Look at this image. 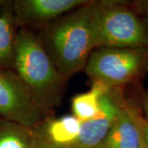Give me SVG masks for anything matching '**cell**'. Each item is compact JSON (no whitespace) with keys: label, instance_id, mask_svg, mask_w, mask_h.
Listing matches in <instances>:
<instances>
[{"label":"cell","instance_id":"cell-8","mask_svg":"<svg viewBox=\"0 0 148 148\" xmlns=\"http://www.w3.org/2000/svg\"><path fill=\"white\" fill-rule=\"evenodd\" d=\"M142 118L138 108L126 101L110 131L98 148H143Z\"/></svg>","mask_w":148,"mask_h":148},{"label":"cell","instance_id":"cell-2","mask_svg":"<svg viewBox=\"0 0 148 148\" xmlns=\"http://www.w3.org/2000/svg\"><path fill=\"white\" fill-rule=\"evenodd\" d=\"M92 1L69 12L44 27L38 36L43 47L59 73L69 80L83 70L92 45Z\"/></svg>","mask_w":148,"mask_h":148},{"label":"cell","instance_id":"cell-10","mask_svg":"<svg viewBox=\"0 0 148 148\" xmlns=\"http://www.w3.org/2000/svg\"><path fill=\"white\" fill-rule=\"evenodd\" d=\"M12 2L0 13V69H13L16 32Z\"/></svg>","mask_w":148,"mask_h":148},{"label":"cell","instance_id":"cell-12","mask_svg":"<svg viewBox=\"0 0 148 148\" xmlns=\"http://www.w3.org/2000/svg\"><path fill=\"white\" fill-rule=\"evenodd\" d=\"M38 137L28 127L0 117V148H35Z\"/></svg>","mask_w":148,"mask_h":148},{"label":"cell","instance_id":"cell-15","mask_svg":"<svg viewBox=\"0 0 148 148\" xmlns=\"http://www.w3.org/2000/svg\"><path fill=\"white\" fill-rule=\"evenodd\" d=\"M141 126H142V131H143V142L146 148H148V122L143 118L141 120Z\"/></svg>","mask_w":148,"mask_h":148},{"label":"cell","instance_id":"cell-3","mask_svg":"<svg viewBox=\"0 0 148 148\" xmlns=\"http://www.w3.org/2000/svg\"><path fill=\"white\" fill-rule=\"evenodd\" d=\"M90 23L94 49L148 46L147 28L128 3L92 1Z\"/></svg>","mask_w":148,"mask_h":148},{"label":"cell","instance_id":"cell-4","mask_svg":"<svg viewBox=\"0 0 148 148\" xmlns=\"http://www.w3.org/2000/svg\"><path fill=\"white\" fill-rule=\"evenodd\" d=\"M147 70L148 46L96 48L91 51L84 69L92 82L111 88H121Z\"/></svg>","mask_w":148,"mask_h":148},{"label":"cell","instance_id":"cell-5","mask_svg":"<svg viewBox=\"0 0 148 148\" xmlns=\"http://www.w3.org/2000/svg\"><path fill=\"white\" fill-rule=\"evenodd\" d=\"M0 117L28 127L37 126L45 117L14 69H0Z\"/></svg>","mask_w":148,"mask_h":148},{"label":"cell","instance_id":"cell-11","mask_svg":"<svg viewBox=\"0 0 148 148\" xmlns=\"http://www.w3.org/2000/svg\"><path fill=\"white\" fill-rule=\"evenodd\" d=\"M111 89L103 83L92 82L90 90L77 94L72 99L73 115L82 123L94 118L100 110L102 97Z\"/></svg>","mask_w":148,"mask_h":148},{"label":"cell","instance_id":"cell-7","mask_svg":"<svg viewBox=\"0 0 148 148\" xmlns=\"http://www.w3.org/2000/svg\"><path fill=\"white\" fill-rule=\"evenodd\" d=\"M88 0H16L12 8L16 27H45L71 11L88 3Z\"/></svg>","mask_w":148,"mask_h":148},{"label":"cell","instance_id":"cell-13","mask_svg":"<svg viewBox=\"0 0 148 148\" xmlns=\"http://www.w3.org/2000/svg\"><path fill=\"white\" fill-rule=\"evenodd\" d=\"M129 7L141 17H148V0H137L128 3Z\"/></svg>","mask_w":148,"mask_h":148},{"label":"cell","instance_id":"cell-6","mask_svg":"<svg viewBox=\"0 0 148 148\" xmlns=\"http://www.w3.org/2000/svg\"><path fill=\"white\" fill-rule=\"evenodd\" d=\"M126 100L121 88H112L104 95L98 114L81 124L78 138L70 148H98L107 137Z\"/></svg>","mask_w":148,"mask_h":148},{"label":"cell","instance_id":"cell-17","mask_svg":"<svg viewBox=\"0 0 148 148\" xmlns=\"http://www.w3.org/2000/svg\"><path fill=\"white\" fill-rule=\"evenodd\" d=\"M142 19H143V23H144L145 27L147 28V31L148 32V17H142Z\"/></svg>","mask_w":148,"mask_h":148},{"label":"cell","instance_id":"cell-18","mask_svg":"<svg viewBox=\"0 0 148 148\" xmlns=\"http://www.w3.org/2000/svg\"><path fill=\"white\" fill-rule=\"evenodd\" d=\"M143 148H146V147H145V145H144V146H143Z\"/></svg>","mask_w":148,"mask_h":148},{"label":"cell","instance_id":"cell-1","mask_svg":"<svg viewBox=\"0 0 148 148\" xmlns=\"http://www.w3.org/2000/svg\"><path fill=\"white\" fill-rule=\"evenodd\" d=\"M13 69L32 95L44 116L61 103L68 79L59 73L40 38L31 29L16 32Z\"/></svg>","mask_w":148,"mask_h":148},{"label":"cell","instance_id":"cell-9","mask_svg":"<svg viewBox=\"0 0 148 148\" xmlns=\"http://www.w3.org/2000/svg\"><path fill=\"white\" fill-rule=\"evenodd\" d=\"M82 122L73 114L47 117L34 127L39 138L58 147L70 148L78 138Z\"/></svg>","mask_w":148,"mask_h":148},{"label":"cell","instance_id":"cell-14","mask_svg":"<svg viewBox=\"0 0 148 148\" xmlns=\"http://www.w3.org/2000/svg\"><path fill=\"white\" fill-rule=\"evenodd\" d=\"M141 106L143 109V112L144 114L143 118L148 122V90H145L142 95L141 100Z\"/></svg>","mask_w":148,"mask_h":148},{"label":"cell","instance_id":"cell-16","mask_svg":"<svg viewBox=\"0 0 148 148\" xmlns=\"http://www.w3.org/2000/svg\"><path fill=\"white\" fill-rule=\"evenodd\" d=\"M37 137H38V140H37L36 145L35 148H66L63 147H58V146H56V145L47 143V142L42 140L41 138H39L38 135H37Z\"/></svg>","mask_w":148,"mask_h":148}]
</instances>
